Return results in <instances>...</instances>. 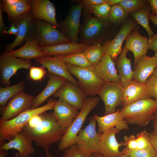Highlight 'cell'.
<instances>
[{
  "instance_id": "2",
  "label": "cell",
  "mask_w": 157,
  "mask_h": 157,
  "mask_svg": "<svg viewBox=\"0 0 157 157\" xmlns=\"http://www.w3.org/2000/svg\"><path fill=\"white\" fill-rule=\"evenodd\" d=\"M56 101L51 98L43 106L26 110L11 119L0 121V138L9 141L17 133L22 131L33 116L53 109Z\"/></svg>"
},
{
  "instance_id": "17",
  "label": "cell",
  "mask_w": 157,
  "mask_h": 157,
  "mask_svg": "<svg viewBox=\"0 0 157 157\" xmlns=\"http://www.w3.org/2000/svg\"><path fill=\"white\" fill-rule=\"evenodd\" d=\"M35 61L47 68L49 72L63 77L79 86L78 81L73 77L68 69L66 63L63 60L62 55H56L53 57H43L35 59Z\"/></svg>"
},
{
  "instance_id": "26",
  "label": "cell",
  "mask_w": 157,
  "mask_h": 157,
  "mask_svg": "<svg viewBox=\"0 0 157 157\" xmlns=\"http://www.w3.org/2000/svg\"><path fill=\"white\" fill-rule=\"evenodd\" d=\"M49 79L45 88L38 95L34 98L32 108H35L47 101L48 98L55 94L67 80L60 76L48 72Z\"/></svg>"
},
{
  "instance_id": "27",
  "label": "cell",
  "mask_w": 157,
  "mask_h": 157,
  "mask_svg": "<svg viewBox=\"0 0 157 157\" xmlns=\"http://www.w3.org/2000/svg\"><path fill=\"white\" fill-rule=\"evenodd\" d=\"M90 45L81 43L70 42L40 47L45 56L51 57L58 55H66L83 51Z\"/></svg>"
},
{
  "instance_id": "24",
  "label": "cell",
  "mask_w": 157,
  "mask_h": 157,
  "mask_svg": "<svg viewBox=\"0 0 157 157\" xmlns=\"http://www.w3.org/2000/svg\"><path fill=\"white\" fill-rule=\"evenodd\" d=\"M94 67L96 74L105 83L120 82L115 63L109 55L105 54L99 62Z\"/></svg>"
},
{
  "instance_id": "32",
  "label": "cell",
  "mask_w": 157,
  "mask_h": 157,
  "mask_svg": "<svg viewBox=\"0 0 157 157\" xmlns=\"http://www.w3.org/2000/svg\"><path fill=\"white\" fill-rule=\"evenodd\" d=\"M111 6L106 2L95 6L83 5V13L84 15L94 14L95 17L104 22H109Z\"/></svg>"
},
{
  "instance_id": "45",
  "label": "cell",
  "mask_w": 157,
  "mask_h": 157,
  "mask_svg": "<svg viewBox=\"0 0 157 157\" xmlns=\"http://www.w3.org/2000/svg\"><path fill=\"white\" fill-rule=\"evenodd\" d=\"M147 46L148 49L152 50L155 52H157V34H154L148 39Z\"/></svg>"
},
{
  "instance_id": "28",
  "label": "cell",
  "mask_w": 157,
  "mask_h": 157,
  "mask_svg": "<svg viewBox=\"0 0 157 157\" xmlns=\"http://www.w3.org/2000/svg\"><path fill=\"white\" fill-rule=\"evenodd\" d=\"M129 51L124 46L115 63L116 69L120 77V83L124 88L133 80L131 60L126 56Z\"/></svg>"
},
{
  "instance_id": "16",
  "label": "cell",
  "mask_w": 157,
  "mask_h": 157,
  "mask_svg": "<svg viewBox=\"0 0 157 157\" xmlns=\"http://www.w3.org/2000/svg\"><path fill=\"white\" fill-rule=\"evenodd\" d=\"M29 2L34 19L47 22L60 28L59 24L56 18V10L53 3L49 0H29Z\"/></svg>"
},
{
  "instance_id": "52",
  "label": "cell",
  "mask_w": 157,
  "mask_h": 157,
  "mask_svg": "<svg viewBox=\"0 0 157 157\" xmlns=\"http://www.w3.org/2000/svg\"><path fill=\"white\" fill-rule=\"evenodd\" d=\"M122 0H105L106 2L111 6L119 4Z\"/></svg>"
},
{
  "instance_id": "29",
  "label": "cell",
  "mask_w": 157,
  "mask_h": 157,
  "mask_svg": "<svg viewBox=\"0 0 157 157\" xmlns=\"http://www.w3.org/2000/svg\"><path fill=\"white\" fill-rule=\"evenodd\" d=\"M29 0H2L0 3L9 20L13 21L31 10Z\"/></svg>"
},
{
  "instance_id": "21",
  "label": "cell",
  "mask_w": 157,
  "mask_h": 157,
  "mask_svg": "<svg viewBox=\"0 0 157 157\" xmlns=\"http://www.w3.org/2000/svg\"><path fill=\"white\" fill-rule=\"evenodd\" d=\"M151 97L149 88L145 83L133 80L124 88L122 103L124 107L137 101Z\"/></svg>"
},
{
  "instance_id": "7",
  "label": "cell",
  "mask_w": 157,
  "mask_h": 157,
  "mask_svg": "<svg viewBox=\"0 0 157 157\" xmlns=\"http://www.w3.org/2000/svg\"><path fill=\"white\" fill-rule=\"evenodd\" d=\"M70 73L78 79V85L87 96H94L105 83L95 72L94 67H81L66 63Z\"/></svg>"
},
{
  "instance_id": "6",
  "label": "cell",
  "mask_w": 157,
  "mask_h": 157,
  "mask_svg": "<svg viewBox=\"0 0 157 157\" xmlns=\"http://www.w3.org/2000/svg\"><path fill=\"white\" fill-rule=\"evenodd\" d=\"M97 122L93 116L88 124L78 133L76 144L82 157H90L94 153H100L99 141L101 134L96 131Z\"/></svg>"
},
{
  "instance_id": "8",
  "label": "cell",
  "mask_w": 157,
  "mask_h": 157,
  "mask_svg": "<svg viewBox=\"0 0 157 157\" xmlns=\"http://www.w3.org/2000/svg\"><path fill=\"white\" fill-rule=\"evenodd\" d=\"M85 18L79 31L81 43L90 45H99L105 38L106 24L91 15H85Z\"/></svg>"
},
{
  "instance_id": "31",
  "label": "cell",
  "mask_w": 157,
  "mask_h": 157,
  "mask_svg": "<svg viewBox=\"0 0 157 157\" xmlns=\"http://www.w3.org/2000/svg\"><path fill=\"white\" fill-rule=\"evenodd\" d=\"M26 88L24 80L12 85L0 87V106L5 107L8 101L13 97Z\"/></svg>"
},
{
  "instance_id": "20",
  "label": "cell",
  "mask_w": 157,
  "mask_h": 157,
  "mask_svg": "<svg viewBox=\"0 0 157 157\" xmlns=\"http://www.w3.org/2000/svg\"><path fill=\"white\" fill-rule=\"evenodd\" d=\"M56 120L60 126L67 129L78 115V110L60 98L56 101L53 109Z\"/></svg>"
},
{
  "instance_id": "39",
  "label": "cell",
  "mask_w": 157,
  "mask_h": 157,
  "mask_svg": "<svg viewBox=\"0 0 157 157\" xmlns=\"http://www.w3.org/2000/svg\"><path fill=\"white\" fill-rule=\"evenodd\" d=\"M136 138L138 143L137 149L148 148L153 146L150 142L149 133L144 130L137 134Z\"/></svg>"
},
{
  "instance_id": "36",
  "label": "cell",
  "mask_w": 157,
  "mask_h": 157,
  "mask_svg": "<svg viewBox=\"0 0 157 157\" xmlns=\"http://www.w3.org/2000/svg\"><path fill=\"white\" fill-rule=\"evenodd\" d=\"M122 152L130 157H157V153L153 146L145 149L131 150L125 148Z\"/></svg>"
},
{
  "instance_id": "43",
  "label": "cell",
  "mask_w": 157,
  "mask_h": 157,
  "mask_svg": "<svg viewBox=\"0 0 157 157\" xmlns=\"http://www.w3.org/2000/svg\"><path fill=\"white\" fill-rule=\"evenodd\" d=\"M62 157H82L76 144L64 151Z\"/></svg>"
},
{
  "instance_id": "49",
  "label": "cell",
  "mask_w": 157,
  "mask_h": 157,
  "mask_svg": "<svg viewBox=\"0 0 157 157\" xmlns=\"http://www.w3.org/2000/svg\"><path fill=\"white\" fill-rule=\"evenodd\" d=\"M149 138L151 143L157 153V135L153 132L150 133Z\"/></svg>"
},
{
  "instance_id": "53",
  "label": "cell",
  "mask_w": 157,
  "mask_h": 157,
  "mask_svg": "<svg viewBox=\"0 0 157 157\" xmlns=\"http://www.w3.org/2000/svg\"><path fill=\"white\" fill-rule=\"evenodd\" d=\"M149 18L157 27V16L151 13L150 14Z\"/></svg>"
},
{
  "instance_id": "33",
  "label": "cell",
  "mask_w": 157,
  "mask_h": 157,
  "mask_svg": "<svg viewBox=\"0 0 157 157\" xmlns=\"http://www.w3.org/2000/svg\"><path fill=\"white\" fill-rule=\"evenodd\" d=\"M150 10V6L145 5L142 8L131 13L133 18L145 29L148 33L149 39L154 34L151 29L149 23Z\"/></svg>"
},
{
  "instance_id": "42",
  "label": "cell",
  "mask_w": 157,
  "mask_h": 157,
  "mask_svg": "<svg viewBox=\"0 0 157 157\" xmlns=\"http://www.w3.org/2000/svg\"><path fill=\"white\" fill-rule=\"evenodd\" d=\"M124 142H122L123 146L128 150H135L137 149L138 143L136 137L134 135L130 136H125Z\"/></svg>"
},
{
  "instance_id": "25",
  "label": "cell",
  "mask_w": 157,
  "mask_h": 157,
  "mask_svg": "<svg viewBox=\"0 0 157 157\" xmlns=\"http://www.w3.org/2000/svg\"><path fill=\"white\" fill-rule=\"evenodd\" d=\"M125 40V47L133 53L134 66L139 59L146 55L148 50V39L140 35L138 30H134L131 32Z\"/></svg>"
},
{
  "instance_id": "46",
  "label": "cell",
  "mask_w": 157,
  "mask_h": 157,
  "mask_svg": "<svg viewBox=\"0 0 157 157\" xmlns=\"http://www.w3.org/2000/svg\"><path fill=\"white\" fill-rule=\"evenodd\" d=\"M3 10L2 9L1 5L0 3V31L1 34L5 33L6 31L8 30L9 28L6 26L3 22Z\"/></svg>"
},
{
  "instance_id": "40",
  "label": "cell",
  "mask_w": 157,
  "mask_h": 157,
  "mask_svg": "<svg viewBox=\"0 0 157 157\" xmlns=\"http://www.w3.org/2000/svg\"><path fill=\"white\" fill-rule=\"evenodd\" d=\"M29 69V77L35 81H41L46 73L43 67L31 66Z\"/></svg>"
},
{
  "instance_id": "54",
  "label": "cell",
  "mask_w": 157,
  "mask_h": 157,
  "mask_svg": "<svg viewBox=\"0 0 157 157\" xmlns=\"http://www.w3.org/2000/svg\"><path fill=\"white\" fill-rule=\"evenodd\" d=\"M90 157H103L102 155L100 153H94L92 154ZM119 157H130L129 156L123 154Z\"/></svg>"
},
{
  "instance_id": "37",
  "label": "cell",
  "mask_w": 157,
  "mask_h": 157,
  "mask_svg": "<svg viewBox=\"0 0 157 157\" xmlns=\"http://www.w3.org/2000/svg\"><path fill=\"white\" fill-rule=\"evenodd\" d=\"M127 14L119 5L111 6L109 22L116 24L121 22L126 18Z\"/></svg>"
},
{
  "instance_id": "48",
  "label": "cell",
  "mask_w": 157,
  "mask_h": 157,
  "mask_svg": "<svg viewBox=\"0 0 157 157\" xmlns=\"http://www.w3.org/2000/svg\"><path fill=\"white\" fill-rule=\"evenodd\" d=\"M147 1L150 5L152 13L157 16V0H148Z\"/></svg>"
},
{
  "instance_id": "18",
  "label": "cell",
  "mask_w": 157,
  "mask_h": 157,
  "mask_svg": "<svg viewBox=\"0 0 157 157\" xmlns=\"http://www.w3.org/2000/svg\"><path fill=\"white\" fill-rule=\"evenodd\" d=\"M120 132L114 127L101 134L99 141L100 154L103 157H119L123 154L119 150V147L123 146L122 142L119 143L115 136Z\"/></svg>"
},
{
  "instance_id": "35",
  "label": "cell",
  "mask_w": 157,
  "mask_h": 157,
  "mask_svg": "<svg viewBox=\"0 0 157 157\" xmlns=\"http://www.w3.org/2000/svg\"><path fill=\"white\" fill-rule=\"evenodd\" d=\"M63 60L67 63L81 67L92 66L86 58L83 51L66 55H62Z\"/></svg>"
},
{
  "instance_id": "38",
  "label": "cell",
  "mask_w": 157,
  "mask_h": 157,
  "mask_svg": "<svg viewBox=\"0 0 157 157\" xmlns=\"http://www.w3.org/2000/svg\"><path fill=\"white\" fill-rule=\"evenodd\" d=\"M147 2L144 0H122L119 5L128 14L143 7Z\"/></svg>"
},
{
  "instance_id": "57",
  "label": "cell",
  "mask_w": 157,
  "mask_h": 157,
  "mask_svg": "<svg viewBox=\"0 0 157 157\" xmlns=\"http://www.w3.org/2000/svg\"><path fill=\"white\" fill-rule=\"evenodd\" d=\"M152 75L157 76V67L155 69Z\"/></svg>"
},
{
  "instance_id": "23",
  "label": "cell",
  "mask_w": 157,
  "mask_h": 157,
  "mask_svg": "<svg viewBox=\"0 0 157 157\" xmlns=\"http://www.w3.org/2000/svg\"><path fill=\"white\" fill-rule=\"evenodd\" d=\"M133 80L144 83L157 67V58L144 55L138 59L134 66Z\"/></svg>"
},
{
  "instance_id": "12",
  "label": "cell",
  "mask_w": 157,
  "mask_h": 157,
  "mask_svg": "<svg viewBox=\"0 0 157 157\" xmlns=\"http://www.w3.org/2000/svg\"><path fill=\"white\" fill-rule=\"evenodd\" d=\"M124 87L121 83H105L98 94L105 106L104 115L113 113L116 107L122 103Z\"/></svg>"
},
{
  "instance_id": "11",
  "label": "cell",
  "mask_w": 157,
  "mask_h": 157,
  "mask_svg": "<svg viewBox=\"0 0 157 157\" xmlns=\"http://www.w3.org/2000/svg\"><path fill=\"white\" fill-rule=\"evenodd\" d=\"M34 98L24 91L17 94L10 99L5 107H0V121L11 119L32 108Z\"/></svg>"
},
{
  "instance_id": "58",
  "label": "cell",
  "mask_w": 157,
  "mask_h": 157,
  "mask_svg": "<svg viewBox=\"0 0 157 157\" xmlns=\"http://www.w3.org/2000/svg\"><path fill=\"white\" fill-rule=\"evenodd\" d=\"M157 58V52H155L154 55Z\"/></svg>"
},
{
  "instance_id": "15",
  "label": "cell",
  "mask_w": 157,
  "mask_h": 157,
  "mask_svg": "<svg viewBox=\"0 0 157 157\" xmlns=\"http://www.w3.org/2000/svg\"><path fill=\"white\" fill-rule=\"evenodd\" d=\"M135 24L132 20H127L114 38L106 42L103 44L105 54L110 56L114 61L117 60L118 55L121 53L122 44L129 34L135 29Z\"/></svg>"
},
{
  "instance_id": "55",
  "label": "cell",
  "mask_w": 157,
  "mask_h": 157,
  "mask_svg": "<svg viewBox=\"0 0 157 157\" xmlns=\"http://www.w3.org/2000/svg\"><path fill=\"white\" fill-rule=\"evenodd\" d=\"M13 157H19L18 152H16ZM44 157H53V156L49 151L46 152V154Z\"/></svg>"
},
{
  "instance_id": "56",
  "label": "cell",
  "mask_w": 157,
  "mask_h": 157,
  "mask_svg": "<svg viewBox=\"0 0 157 157\" xmlns=\"http://www.w3.org/2000/svg\"><path fill=\"white\" fill-rule=\"evenodd\" d=\"M8 153L7 152L3 151L0 152V157H7Z\"/></svg>"
},
{
  "instance_id": "41",
  "label": "cell",
  "mask_w": 157,
  "mask_h": 157,
  "mask_svg": "<svg viewBox=\"0 0 157 157\" xmlns=\"http://www.w3.org/2000/svg\"><path fill=\"white\" fill-rule=\"evenodd\" d=\"M145 83L149 88L151 96L157 101V76L151 75Z\"/></svg>"
},
{
  "instance_id": "51",
  "label": "cell",
  "mask_w": 157,
  "mask_h": 157,
  "mask_svg": "<svg viewBox=\"0 0 157 157\" xmlns=\"http://www.w3.org/2000/svg\"><path fill=\"white\" fill-rule=\"evenodd\" d=\"M153 126L154 131L153 132L154 133L157 135V110L155 113L152 120Z\"/></svg>"
},
{
  "instance_id": "3",
  "label": "cell",
  "mask_w": 157,
  "mask_h": 157,
  "mask_svg": "<svg viewBox=\"0 0 157 157\" xmlns=\"http://www.w3.org/2000/svg\"><path fill=\"white\" fill-rule=\"evenodd\" d=\"M157 110V101L149 98L123 107L120 111L128 124L145 126L152 120Z\"/></svg>"
},
{
  "instance_id": "22",
  "label": "cell",
  "mask_w": 157,
  "mask_h": 157,
  "mask_svg": "<svg viewBox=\"0 0 157 157\" xmlns=\"http://www.w3.org/2000/svg\"><path fill=\"white\" fill-rule=\"evenodd\" d=\"M93 116L97 123L98 129L97 132L101 134L105 131L114 127L120 131L129 129L128 124L119 109L113 113L103 116L95 114Z\"/></svg>"
},
{
  "instance_id": "1",
  "label": "cell",
  "mask_w": 157,
  "mask_h": 157,
  "mask_svg": "<svg viewBox=\"0 0 157 157\" xmlns=\"http://www.w3.org/2000/svg\"><path fill=\"white\" fill-rule=\"evenodd\" d=\"M40 115L42 120L39 125L34 128L25 126L22 131L37 146L46 152L49 151L51 144L60 142L67 129L60 126L53 113L45 112Z\"/></svg>"
},
{
  "instance_id": "50",
  "label": "cell",
  "mask_w": 157,
  "mask_h": 157,
  "mask_svg": "<svg viewBox=\"0 0 157 157\" xmlns=\"http://www.w3.org/2000/svg\"><path fill=\"white\" fill-rule=\"evenodd\" d=\"M17 33L18 29L13 23H12L10 28L9 29L6 31L5 32V33L12 34L15 35L16 36L17 35Z\"/></svg>"
},
{
  "instance_id": "14",
  "label": "cell",
  "mask_w": 157,
  "mask_h": 157,
  "mask_svg": "<svg viewBox=\"0 0 157 157\" xmlns=\"http://www.w3.org/2000/svg\"><path fill=\"white\" fill-rule=\"evenodd\" d=\"M53 96L81 110L87 96L80 87L67 80Z\"/></svg>"
},
{
  "instance_id": "44",
  "label": "cell",
  "mask_w": 157,
  "mask_h": 157,
  "mask_svg": "<svg viewBox=\"0 0 157 157\" xmlns=\"http://www.w3.org/2000/svg\"><path fill=\"white\" fill-rule=\"evenodd\" d=\"M42 120V117L40 114L34 115L30 119L25 126L30 128H34L40 124Z\"/></svg>"
},
{
  "instance_id": "47",
  "label": "cell",
  "mask_w": 157,
  "mask_h": 157,
  "mask_svg": "<svg viewBox=\"0 0 157 157\" xmlns=\"http://www.w3.org/2000/svg\"><path fill=\"white\" fill-rule=\"evenodd\" d=\"M84 6H97L105 2V0H83L81 1Z\"/></svg>"
},
{
  "instance_id": "19",
  "label": "cell",
  "mask_w": 157,
  "mask_h": 157,
  "mask_svg": "<svg viewBox=\"0 0 157 157\" xmlns=\"http://www.w3.org/2000/svg\"><path fill=\"white\" fill-rule=\"evenodd\" d=\"M33 142L22 131L17 134L8 142L4 141L0 144V150L8 151L10 149H16L18 151L19 157H28L35 152V149L33 147Z\"/></svg>"
},
{
  "instance_id": "10",
  "label": "cell",
  "mask_w": 157,
  "mask_h": 157,
  "mask_svg": "<svg viewBox=\"0 0 157 157\" xmlns=\"http://www.w3.org/2000/svg\"><path fill=\"white\" fill-rule=\"evenodd\" d=\"M30 60L14 57L6 51L0 55V83L4 87L10 86V79L17 70L22 68L29 69L32 66Z\"/></svg>"
},
{
  "instance_id": "13",
  "label": "cell",
  "mask_w": 157,
  "mask_h": 157,
  "mask_svg": "<svg viewBox=\"0 0 157 157\" xmlns=\"http://www.w3.org/2000/svg\"><path fill=\"white\" fill-rule=\"evenodd\" d=\"M83 8V4L81 1L76 5L72 6L66 18L59 23L60 31L70 40L71 42L78 43V34L81 26L80 20Z\"/></svg>"
},
{
  "instance_id": "30",
  "label": "cell",
  "mask_w": 157,
  "mask_h": 157,
  "mask_svg": "<svg viewBox=\"0 0 157 157\" xmlns=\"http://www.w3.org/2000/svg\"><path fill=\"white\" fill-rule=\"evenodd\" d=\"M7 52L13 56L24 60H30L45 56L35 39L26 41L23 46L17 49Z\"/></svg>"
},
{
  "instance_id": "5",
  "label": "cell",
  "mask_w": 157,
  "mask_h": 157,
  "mask_svg": "<svg viewBox=\"0 0 157 157\" xmlns=\"http://www.w3.org/2000/svg\"><path fill=\"white\" fill-rule=\"evenodd\" d=\"M34 39L40 47L71 42L58 28L47 22L34 19Z\"/></svg>"
},
{
  "instance_id": "9",
  "label": "cell",
  "mask_w": 157,
  "mask_h": 157,
  "mask_svg": "<svg viewBox=\"0 0 157 157\" xmlns=\"http://www.w3.org/2000/svg\"><path fill=\"white\" fill-rule=\"evenodd\" d=\"M33 19L30 10L12 21L18 29V33L12 42L4 46L6 51L13 50L24 42L34 40Z\"/></svg>"
},
{
  "instance_id": "4",
  "label": "cell",
  "mask_w": 157,
  "mask_h": 157,
  "mask_svg": "<svg viewBox=\"0 0 157 157\" xmlns=\"http://www.w3.org/2000/svg\"><path fill=\"white\" fill-rule=\"evenodd\" d=\"M99 101L98 97L87 98L79 113L71 125L67 129L59 142L58 149L64 151L76 144V139L88 116L97 106Z\"/></svg>"
},
{
  "instance_id": "34",
  "label": "cell",
  "mask_w": 157,
  "mask_h": 157,
  "mask_svg": "<svg viewBox=\"0 0 157 157\" xmlns=\"http://www.w3.org/2000/svg\"><path fill=\"white\" fill-rule=\"evenodd\" d=\"M83 52L91 65L94 67L99 62L105 54L104 46L100 45H90Z\"/></svg>"
}]
</instances>
